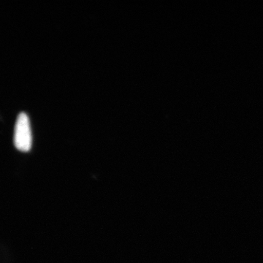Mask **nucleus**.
Returning a JSON list of instances; mask_svg holds the SVG:
<instances>
[{"label":"nucleus","mask_w":263,"mask_h":263,"mask_svg":"<svg viewBox=\"0 0 263 263\" xmlns=\"http://www.w3.org/2000/svg\"><path fill=\"white\" fill-rule=\"evenodd\" d=\"M32 136L30 121L27 114L21 112L17 117L14 129V144L22 152H28L32 147Z\"/></svg>","instance_id":"obj_1"}]
</instances>
